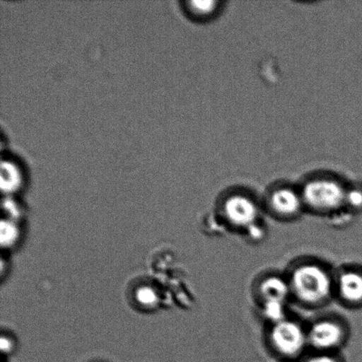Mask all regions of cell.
<instances>
[{"label": "cell", "mask_w": 362, "mask_h": 362, "mask_svg": "<svg viewBox=\"0 0 362 362\" xmlns=\"http://www.w3.org/2000/svg\"><path fill=\"white\" fill-rule=\"evenodd\" d=\"M288 282L291 293L300 303L318 306L326 303L335 291V280L322 265L304 262L291 272Z\"/></svg>", "instance_id": "6da1fadb"}, {"label": "cell", "mask_w": 362, "mask_h": 362, "mask_svg": "<svg viewBox=\"0 0 362 362\" xmlns=\"http://www.w3.org/2000/svg\"><path fill=\"white\" fill-rule=\"evenodd\" d=\"M347 190L338 181L315 179L308 181L301 191L304 206L320 213H332L346 205Z\"/></svg>", "instance_id": "7a4b0ae2"}, {"label": "cell", "mask_w": 362, "mask_h": 362, "mask_svg": "<svg viewBox=\"0 0 362 362\" xmlns=\"http://www.w3.org/2000/svg\"><path fill=\"white\" fill-rule=\"evenodd\" d=\"M269 341L278 356L286 360L296 359L308 346V331L299 322L285 318L272 325Z\"/></svg>", "instance_id": "3957f363"}, {"label": "cell", "mask_w": 362, "mask_h": 362, "mask_svg": "<svg viewBox=\"0 0 362 362\" xmlns=\"http://www.w3.org/2000/svg\"><path fill=\"white\" fill-rule=\"evenodd\" d=\"M346 336L344 325L334 319H321L308 329V346L318 353H332L345 341Z\"/></svg>", "instance_id": "277c9868"}, {"label": "cell", "mask_w": 362, "mask_h": 362, "mask_svg": "<svg viewBox=\"0 0 362 362\" xmlns=\"http://www.w3.org/2000/svg\"><path fill=\"white\" fill-rule=\"evenodd\" d=\"M222 211L230 225L245 230L257 223L260 216L257 202L247 195L241 194L227 197L223 202Z\"/></svg>", "instance_id": "5b68a950"}, {"label": "cell", "mask_w": 362, "mask_h": 362, "mask_svg": "<svg viewBox=\"0 0 362 362\" xmlns=\"http://www.w3.org/2000/svg\"><path fill=\"white\" fill-rule=\"evenodd\" d=\"M269 207L275 215L283 218H296L304 207L300 193L290 187H279L269 197Z\"/></svg>", "instance_id": "8992f818"}, {"label": "cell", "mask_w": 362, "mask_h": 362, "mask_svg": "<svg viewBox=\"0 0 362 362\" xmlns=\"http://www.w3.org/2000/svg\"><path fill=\"white\" fill-rule=\"evenodd\" d=\"M335 291L344 303L362 304V272L349 269L340 273L335 280Z\"/></svg>", "instance_id": "52a82bcc"}, {"label": "cell", "mask_w": 362, "mask_h": 362, "mask_svg": "<svg viewBox=\"0 0 362 362\" xmlns=\"http://www.w3.org/2000/svg\"><path fill=\"white\" fill-rule=\"evenodd\" d=\"M259 296L261 297L262 304H286V300L292 296L288 279L275 275L265 278L259 285Z\"/></svg>", "instance_id": "ba28073f"}, {"label": "cell", "mask_w": 362, "mask_h": 362, "mask_svg": "<svg viewBox=\"0 0 362 362\" xmlns=\"http://www.w3.org/2000/svg\"><path fill=\"white\" fill-rule=\"evenodd\" d=\"M19 221L4 218L1 222V244L3 247H13L21 239Z\"/></svg>", "instance_id": "9c48e42d"}, {"label": "cell", "mask_w": 362, "mask_h": 362, "mask_svg": "<svg viewBox=\"0 0 362 362\" xmlns=\"http://www.w3.org/2000/svg\"><path fill=\"white\" fill-rule=\"evenodd\" d=\"M188 12L194 16L204 18L211 16L218 10V2L216 1H189L187 2Z\"/></svg>", "instance_id": "30bf717a"}, {"label": "cell", "mask_w": 362, "mask_h": 362, "mask_svg": "<svg viewBox=\"0 0 362 362\" xmlns=\"http://www.w3.org/2000/svg\"><path fill=\"white\" fill-rule=\"evenodd\" d=\"M136 300L138 303L145 308L155 307L158 303V296L154 288L151 286H140L136 291Z\"/></svg>", "instance_id": "8fae6325"}, {"label": "cell", "mask_w": 362, "mask_h": 362, "mask_svg": "<svg viewBox=\"0 0 362 362\" xmlns=\"http://www.w3.org/2000/svg\"><path fill=\"white\" fill-rule=\"evenodd\" d=\"M346 205H349L354 209L362 207V192L360 189L347 191Z\"/></svg>", "instance_id": "7c38bea8"}, {"label": "cell", "mask_w": 362, "mask_h": 362, "mask_svg": "<svg viewBox=\"0 0 362 362\" xmlns=\"http://www.w3.org/2000/svg\"><path fill=\"white\" fill-rule=\"evenodd\" d=\"M303 362H342L332 353H317L307 358Z\"/></svg>", "instance_id": "4fadbf2b"}, {"label": "cell", "mask_w": 362, "mask_h": 362, "mask_svg": "<svg viewBox=\"0 0 362 362\" xmlns=\"http://www.w3.org/2000/svg\"><path fill=\"white\" fill-rule=\"evenodd\" d=\"M1 351L3 354H10L16 347V339L9 334H3L1 337Z\"/></svg>", "instance_id": "5bb4252c"}, {"label": "cell", "mask_w": 362, "mask_h": 362, "mask_svg": "<svg viewBox=\"0 0 362 362\" xmlns=\"http://www.w3.org/2000/svg\"><path fill=\"white\" fill-rule=\"evenodd\" d=\"M246 230L247 232L248 237L250 238L251 240L254 241L262 240L266 233L264 227H262L259 223L252 226Z\"/></svg>", "instance_id": "9a60e30c"}]
</instances>
